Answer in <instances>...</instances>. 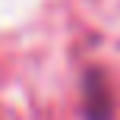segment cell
I'll return each mask as SVG.
<instances>
[{
	"label": "cell",
	"mask_w": 120,
	"mask_h": 120,
	"mask_svg": "<svg viewBox=\"0 0 120 120\" xmlns=\"http://www.w3.org/2000/svg\"><path fill=\"white\" fill-rule=\"evenodd\" d=\"M85 117L89 120H111V95L101 82V73L89 76V104H85Z\"/></svg>",
	"instance_id": "6da1fadb"
}]
</instances>
